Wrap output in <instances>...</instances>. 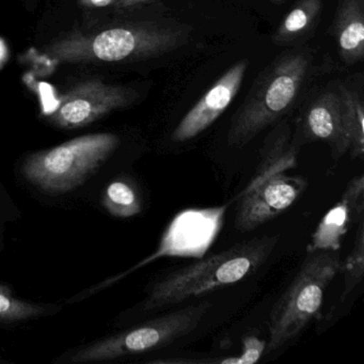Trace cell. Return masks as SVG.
Segmentation results:
<instances>
[{"label":"cell","mask_w":364,"mask_h":364,"mask_svg":"<svg viewBox=\"0 0 364 364\" xmlns=\"http://www.w3.org/2000/svg\"><path fill=\"white\" fill-rule=\"evenodd\" d=\"M136 97L137 93L129 87L87 80L61 97L50 120L61 129H80L114 110L127 107Z\"/></svg>","instance_id":"obj_9"},{"label":"cell","mask_w":364,"mask_h":364,"mask_svg":"<svg viewBox=\"0 0 364 364\" xmlns=\"http://www.w3.org/2000/svg\"><path fill=\"white\" fill-rule=\"evenodd\" d=\"M103 205L117 218H132L142 210V200L137 187L127 180H116L108 185Z\"/></svg>","instance_id":"obj_16"},{"label":"cell","mask_w":364,"mask_h":364,"mask_svg":"<svg viewBox=\"0 0 364 364\" xmlns=\"http://www.w3.org/2000/svg\"><path fill=\"white\" fill-rule=\"evenodd\" d=\"M333 33L338 54L343 63L353 65L364 56V16L362 0H344L336 22Z\"/></svg>","instance_id":"obj_14"},{"label":"cell","mask_w":364,"mask_h":364,"mask_svg":"<svg viewBox=\"0 0 364 364\" xmlns=\"http://www.w3.org/2000/svg\"><path fill=\"white\" fill-rule=\"evenodd\" d=\"M341 264L340 250H306L295 278L270 313L266 353L295 338L318 314L326 289L340 272Z\"/></svg>","instance_id":"obj_4"},{"label":"cell","mask_w":364,"mask_h":364,"mask_svg":"<svg viewBox=\"0 0 364 364\" xmlns=\"http://www.w3.org/2000/svg\"><path fill=\"white\" fill-rule=\"evenodd\" d=\"M299 146L291 137V129L287 120L277 122L261 149V157L252 180L246 188H251L265 178L287 172L297 165Z\"/></svg>","instance_id":"obj_13"},{"label":"cell","mask_w":364,"mask_h":364,"mask_svg":"<svg viewBox=\"0 0 364 364\" xmlns=\"http://www.w3.org/2000/svg\"><path fill=\"white\" fill-rule=\"evenodd\" d=\"M308 181L299 176L274 174L237 196L235 229L242 233L280 216L306 191Z\"/></svg>","instance_id":"obj_10"},{"label":"cell","mask_w":364,"mask_h":364,"mask_svg":"<svg viewBox=\"0 0 364 364\" xmlns=\"http://www.w3.org/2000/svg\"><path fill=\"white\" fill-rule=\"evenodd\" d=\"M323 10V0H297L272 35L276 46H291L310 33Z\"/></svg>","instance_id":"obj_15"},{"label":"cell","mask_w":364,"mask_h":364,"mask_svg":"<svg viewBox=\"0 0 364 364\" xmlns=\"http://www.w3.org/2000/svg\"><path fill=\"white\" fill-rule=\"evenodd\" d=\"M364 219V176L353 178L340 201L332 206L316 230L306 250H340L350 228Z\"/></svg>","instance_id":"obj_12"},{"label":"cell","mask_w":364,"mask_h":364,"mask_svg":"<svg viewBox=\"0 0 364 364\" xmlns=\"http://www.w3.org/2000/svg\"><path fill=\"white\" fill-rule=\"evenodd\" d=\"M48 309L40 304L23 301L14 297L11 289L0 284V321H20L48 314Z\"/></svg>","instance_id":"obj_18"},{"label":"cell","mask_w":364,"mask_h":364,"mask_svg":"<svg viewBox=\"0 0 364 364\" xmlns=\"http://www.w3.org/2000/svg\"><path fill=\"white\" fill-rule=\"evenodd\" d=\"M250 61L242 59L220 76L172 132L174 142H186L208 129L237 95Z\"/></svg>","instance_id":"obj_11"},{"label":"cell","mask_w":364,"mask_h":364,"mask_svg":"<svg viewBox=\"0 0 364 364\" xmlns=\"http://www.w3.org/2000/svg\"><path fill=\"white\" fill-rule=\"evenodd\" d=\"M340 272H342L344 277L341 297V299L344 300L359 285L364 276V219L358 223L353 249L346 261L341 264Z\"/></svg>","instance_id":"obj_17"},{"label":"cell","mask_w":364,"mask_h":364,"mask_svg":"<svg viewBox=\"0 0 364 364\" xmlns=\"http://www.w3.org/2000/svg\"><path fill=\"white\" fill-rule=\"evenodd\" d=\"M119 144L118 136L112 133L80 136L29 155L23 164V173L46 193H69L95 173Z\"/></svg>","instance_id":"obj_5"},{"label":"cell","mask_w":364,"mask_h":364,"mask_svg":"<svg viewBox=\"0 0 364 364\" xmlns=\"http://www.w3.org/2000/svg\"><path fill=\"white\" fill-rule=\"evenodd\" d=\"M309 140L325 142L334 159L346 152L353 157L364 153V110L361 97L347 87L326 91L311 103L302 122Z\"/></svg>","instance_id":"obj_7"},{"label":"cell","mask_w":364,"mask_h":364,"mask_svg":"<svg viewBox=\"0 0 364 364\" xmlns=\"http://www.w3.org/2000/svg\"><path fill=\"white\" fill-rule=\"evenodd\" d=\"M312 52L299 48L283 52L259 72L228 131L230 146H246L289 112L312 68Z\"/></svg>","instance_id":"obj_3"},{"label":"cell","mask_w":364,"mask_h":364,"mask_svg":"<svg viewBox=\"0 0 364 364\" xmlns=\"http://www.w3.org/2000/svg\"><path fill=\"white\" fill-rule=\"evenodd\" d=\"M227 206L205 208V210H186L176 216L169 229L164 234L161 246L154 255L144 259L141 263L114 278L99 283L82 291L77 300L90 297L93 294L107 289L127 274L144 267L148 263L161 257H202L208 251L217 234L220 231Z\"/></svg>","instance_id":"obj_8"},{"label":"cell","mask_w":364,"mask_h":364,"mask_svg":"<svg viewBox=\"0 0 364 364\" xmlns=\"http://www.w3.org/2000/svg\"><path fill=\"white\" fill-rule=\"evenodd\" d=\"M270 1L274 4H283L284 1H287V0H270Z\"/></svg>","instance_id":"obj_20"},{"label":"cell","mask_w":364,"mask_h":364,"mask_svg":"<svg viewBox=\"0 0 364 364\" xmlns=\"http://www.w3.org/2000/svg\"><path fill=\"white\" fill-rule=\"evenodd\" d=\"M210 306V302L202 301L178 309L77 349L67 361L70 363L109 361L167 346L195 331Z\"/></svg>","instance_id":"obj_6"},{"label":"cell","mask_w":364,"mask_h":364,"mask_svg":"<svg viewBox=\"0 0 364 364\" xmlns=\"http://www.w3.org/2000/svg\"><path fill=\"white\" fill-rule=\"evenodd\" d=\"M278 242V235L251 238L161 277L149 289L142 312L182 304L240 282L267 261Z\"/></svg>","instance_id":"obj_2"},{"label":"cell","mask_w":364,"mask_h":364,"mask_svg":"<svg viewBox=\"0 0 364 364\" xmlns=\"http://www.w3.org/2000/svg\"><path fill=\"white\" fill-rule=\"evenodd\" d=\"M152 0H121V7H131V6L138 5V4L146 3Z\"/></svg>","instance_id":"obj_19"},{"label":"cell","mask_w":364,"mask_h":364,"mask_svg":"<svg viewBox=\"0 0 364 364\" xmlns=\"http://www.w3.org/2000/svg\"><path fill=\"white\" fill-rule=\"evenodd\" d=\"M191 27L178 23L140 22L97 33H71L44 50L55 63H131L159 57L186 43Z\"/></svg>","instance_id":"obj_1"}]
</instances>
